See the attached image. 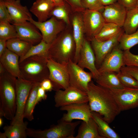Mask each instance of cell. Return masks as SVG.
Masks as SVG:
<instances>
[{
	"mask_svg": "<svg viewBox=\"0 0 138 138\" xmlns=\"http://www.w3.org/2000/svg\"><path fill=\"white\" fill-rule=\"evenodd\" d=\"M80 121L69 122L60 120L56 125L44 130L27 128V136L34 138H75V130Z\"/></svg>",
	"mask_w": 138,
	"mask_h": 138,
	"instance_id": "obj_5",
	"label": "cell"
},
{
	"mask_svg": "<svg viewBox=\"0 0 138 138\" xmlns=\"http://www.w3.org/2000/svg\"><path fill=\"white\" fill-rule=\"evenodd\" d=\"M60 34L50 44L49 57L58 62L67 64L70 60L74 61L75 54L73 34L69 32Z\"/></svg>",
	"mask_w": 138,
	"mask_h": 138,
	"instance_id": "obj_4",
	"label": "cell"
},
{
	"mask_svg": "<svg viewBox=\"0 0 138 138\" xmlns=\"http://www.w3.org/2000/svg\"><path fill=\"white\" fill-rule=\"evenodd\" d=\"M17 32L18 38L31 43L38 44L42 40V36L38 29L29 21L13 23Z\"/></svg>",
	"mask_w": 138,
	"mask_h": 138,
	"instance_id": "obj_16",
	"label": "cell"
},
{
	"mask_svg": "<svg viewBox=\"0 0 138 138\" xmlns=\"http://www.w3.org/2000/svg\"><path fill=\"white\" fill-rule=\"evenodd\" d=\"M35 83L22 78H17L16 84V111L10 124H19L24 122V115L27 100L30 90Z\"/></svg>",
	"mask_w": 138,
	"mask_h": 138,
	"instance_id": "obj_6",
	"label": "cell"
},
{
	"mask_svg": "<svg viewBox=\"0 0 138 138\" xmlns=\"http://www.w3.org/2000/svg\"><path fill=\"white\" fill-rule=\"evenodd\" d=\"M82 6L90 10L102 11L104 6L101 4L100 0H81Z\"/></svg>",
	"mask_w": 138,
	"mask_h": 138,
	"instance_id": "obj_36",
	"label": "cell"
},
{
	"mask_svg": "<svg viewBox=\"0 0 138 138\" xmlns=\"http://www.w3.org/2000/svg\"><path fill=\"white\" fill-rule=\"evenodd\" d=\"M127 11V8L118 1L104 6L101 13L106 22L112 23L122 27Z\"/></svg>",
	"mask_w": 138,
	"mask_h": 138,
	"instance_id": "obj_18",
	"label": "cell"
},
{
	"mask_svg": "<svg viewBox=\"0 0 138 138\" xmlns=\"http://www.w3.org/2000/svg\"><path fill=\"white\" fill-rule=\"evenodd\" d=\"M2 0L10 1V0Z\"/></svg>",
	"mask_w": 138,
	"mask_h": 138,
	"instance_id": "obj_50",
	"label": "cell"
},
{
	"mask_svg": "<svg viewBox=\"0 0 138 138\" xmlns=\"http://www.w3.org/2000/svg\"><path fill=\"white\" fill-rule=\"evenodd\" d=\"M40 86L46 91H51L53 90V86L49 78L45 79L40 83Z\"/></svg>",
	"mask_w": 138,
	"mask_h": 138,
	"instance_id": "obj_40",
	"label": "cell"
},
{
	"mask_svg": "<svg viewBox=\"0 0 138 138\" xmlns=\"http://www.w3.org/2000/svg\"><path fill=\"white\" fill-rule=\"evenodd\" d=\"M0 138H7L4 132V133L0 132Z\"/></svg>",
	"mask_w": 138,
	"mask_h": 138,
	"instance_id": "obj_47",
	"label": "cell"
},
{
	"mask_svg": "<svg viewBox=\"0 0 138 138\" xmlns=\"http://www.w3.org/2000/svg\"><path fill=\"white\" fill-rule=\"evenodd\" d=\"M46 91L40 86L39 87L37 90L36 102L37 104L42 100H45L47 98Z\"/></svg>",
	"mask_w": 138,
	"mask_h": 138,
	"instance_id": "obj_41",
	"label": "cell"
},
{
	"mask_svg": "<svg viewBox=\"0 0 138 138\" xmlns=\"http://www.w3.org/2000/svg\"><path fill=\"white\" fill-rule=\"evenodd\" d=\"M136 7L138 8V0H137Z\"/></svg>",
	"mask_w": 138,
	"mask_h": 138,
	"instance_id": "obj_49",
	"label": "cell"
},
{
	"mask_svg": "<svg viewBox=\"0 0 138 138\" xmlns=\"http://www.w3.org/2000/svg\"><path fill=\"white\" fill-rule=\"evenodd\" d=\"M0 21H7L12 24L13 21L3 0H0Z\"/></svg>",
	"mask_w": 138,
	"mask_h": 138,
	"instance_id": "obj_38",
	"label": "cell"
},
{
	"mask_svg": "<svg viewBox=\"0 0 138 138\" xmlns=\"http://www.w3.org/2000/svg\"><path fill=\"white\" fill-rule=\"evenodd\" d=\"M50 44L47 43L42 40L39 43L32 46L25 55L19 58V62L27 58L36 55L48 58V52Z\"/></svg>",
	"mask_w": 138,
	"mask_h": 138,
	"instance_id": "obj_31",
	"label": "cell"
},
{
	"mask_svg": "<svg viewBox=\"0 0 138 138\" xmlns=\"http://www.w3.org/2000/svg\"><path fill=\"white\" fill-rule=\"evenodd\" d=\"M6 41L0 39V56L7 48Z\"/></svg>",
	"mask_w": 138,
	"mask_h": 138,
	"instance_id": "obj_43",
	"label": "cell"
},
{
	"mask_svg": "<svg viewBox=\"0 0 138 138\" xmlns=\"http://www.w3.org/2000/svg\"><path fill=\"white\" fill-rule=\"evenodd\" d=\"M7 47L8 50L21 58L27 53L33 45L31 43L16 38L7 41Z\"/></svg>",
	"mask_w": 138,
	"mask_h": 138,
	"instance_id": "obj_26",
	"label": "cell"
},
{
	"mask_svg": "<svg viewBox=\"0 0 138 138\" xmlns=\"http://www.w3.org/2000/svg\"><path fill=\"white\" fill-rule=\"evenodd\" d=\"M86 93L91 111L99 113L109 123L121 111L110 89L95 84L92 80Z\"/></svg>",
	"mask_w": 138,
	"mask_h": 138,
	"instance_id": "obj_1",
	"label": "cell"
},
{
	"mask_svg": "<svg viewBox=\"0 0 138 138\" xmlns=\"http://www.w3.org/2000/svg\"><path fill=\"white\" fill-rule=\"evenodd\" d=\"M3 1L11 17L13 23L29 21L32 18L27 7L22 5L20 0Z\"/></svg>",
	"mask_w": 138,
	"mask_h": 138,
	"instance_id": "obj_19",
	"label": "cell"
},
{
	"mask_svg": "<svg viewBox=\"0 0 138 138\" xmlns=\"http://www.w3.org/2000/svg\"><path fill=\"white\" fill-rule=\"evenodd\" d=\"M138 45V28L135 32L130 34L124 32L121 36L119 46L123 51L130 49L134 46Z\"/></svg>",
	"mask_w": 138,
	"mask_h": 138,
	"instance_id": "obj_32",
	"label": "cell"
},
{
	"mask_svg": "<svg viewBox=\"0 0 138 138\" xmlns=\"http://www.w3.org/2000/svg\"><path fill=\"white\" fill-rule=\"evenodd\" d=\"M82 17L86 39L90 41L99 33L105 21L101 12L87 9L84 10Z\"/></svg>",
	"mask_w": 138,
	"mask_h": 138,
	"instance_id": "obj_9",
	"label": "cell"
},
{
	"mask_svg": "<svg viewBox=\"0 0 138 138\" xmlns=\"http://www.w3.org/2000/svg\"><path fill=\"white\" fill-rule=\"evenodd\" d=\"M124 32L123 29L117 35L107 40L99 41L94 38L90 41L95 56L96 66L98 69L105 57L119 44L120 38Z\"/></svg>",
	"mask_w": 138,
	"mask_h": 138,
	"instance_id": "obj_12",
	"label": "cell"
},
{
	"mask_svg": "<svg viewBox=\"0 0 138 138\" xmlns=\"http://www.w3.org/2000/svg\"><path fill=\"white\" fill-rule=\"evenodd\" d=\"M3 121L2 117L0 118V127H1L3 125Z\"/></svg>",
	"mask_w": 138,
	"mask_h": 138,
	"instance_id": "obj_48",
	"label": "cell"
},
{
	"mask_svg": "<svg viewBox=\"0 0 138 138\" xmlns=\"http://www.w3.org/2000/svg\"><path fill=\"white\" fill-rule=\"evenodd\" d=\"M91 117L97 125L99 132L102 138H119L120 137L97 112L91 111Z\"/></svg>",
	"mask_w": 138,
	"mask_h": 138,
	"instance_id": "obj_25",
	"label": "cell"
},
{
	"mask_svg": "<svg viewBox=\"0 0 138 138\" xmlns=\"http://www.w3.org/2000/svg\"><path fill=\"white\" fill-rule=\"evenodd\" d=\"M88 40L85 38L80 50L77 64L83 69L88 70L95 79L100 73L95 64V57L93 50Z\"/></svg>",
	"mask_w": 138,
	"mask_h": 138,
	"instance_id": "obj_15",
	"label": "cell"
},
{
	"mask_svg": "<svg viewBox=\"0 0 138 138\" xmlns=\"http://www.w3.org/2000/svg\"><path fill=\"white\" fill-rule=\"evenodd\" d=\"M124 65L138 67V55L132 53L128 50L123 51Z\"/></svg>",
	"mask_w": 138,
	"mask_h": 138,
	"instance_id": "obj_37",
	"label": "cell"
},
{
	"mask_svg": "<svg viewBox=\"0 0 138 138\" xmlns=\"http://www.w3.org/2000/svg\"><path fill=\"white\" fill-rule=\"evenodd\" d=\"M57 19L52 16L49 20L43 22L36 21L32 18L29 21L39 30L42 35V40L47 43L51 44L64 28L62 21Z\"/></svg>",
	"mask_w": 138,
	"mask_h": 138,
	"instance_id": "obj_10",
	"label": "cell"
},
{
	"mask_svg": "<svg viewBox=\"0 0 138 138\" xmlns=\"http://www.w3.org/2000/svg\"><path fill=\"white\" fill-rule=\"evenodd\" d=\"M48 58L36 55L27 58L19 62L22 78L34 83H40L44 79L49 78Z\"/></svg>",
	"mask_w": 138,
	"mask_h": 138,
	"instance_id": "obj_3",
	"label": "cell"
},
{
	"mask_svg": "<svg viewBox=\"0 0 138 138\" xmlns=\"http://www.w3.org/2000/svg\"><path fill=\"white\" fill-rule=\"evenodd\" d=\"M61 111H65L60 120L71 122L74 120L87 122L91 117V111L88 102L74 103L60 108Z\"/></svg>",
	"mask_w": 138,
	"mask_h": 138,
	"instance_id": "obj_14",
	"label": "cell"
},
{
	"mask_svg": "<svg viewBox=\"0 0 138 138\" xmlns=\"http://www.w3.org/2000/svg\"><path fill=\"white\" fill-rule=\"evenodd\" d=\"M122 28L124 32L127 34H131L136 31L138 28V7L127 9Z\"/></svg>",
	"mask_w": 138,
	"mask_h": 138,
	"instance_id": "obj_27",
	"label": "cell"
},
{
	"mask_svg": "<svg viewBox=\"0 0 138 138\" xmlns=\"http://www.w3.org/2000/svg\"><path fill=\"white\" fill-rule=\"evenodd\" d=\"M28 124V122L25 121L20 124L5 126L3 129L7 138H26L27 136Z\"/></svg>",
	"mask_w": 138,
	"mask_h": 138,
	"instance_id": "obj_30",
	"label": "cell"
},
{
	"mask_svg": "<svg viewBox=\"0 0 138 138\" xmlns=\"http://www.w3.org/2000/svg\"><path fill=\"white\" fill-rule=\"evenodd\" d=\"M55 106L57 108L71 104L88 102L86 92L70 86L64 89L56 91L54 96Z\"/></svg>",
	"mask_w": 138,
	"mask_h": 138,
	"instance_id": "obj_8",
	"label": "cell"
},
{
	"mask_svg": "<svg viewBox=\"0 0 138 138\" xmlns=\"http://www.w3.org/2000/svg\"><path fill=\"white\" fill-rule=\"evenodd\" d=\"M123 29L115 24L106 22L94 38L99 41L109 40L117 35Z\"/></svg>",
	"mask_w": 138,
	"mask_h": 138,
	"instance_id": "obj_29",
	"label": "cell"
},
{
	"mask_svg": "<svg viewBox=\"0 0 138 138\" xmlns=\"http://www.w3.org/2000/svg\"><path fill=\"white\" fill-rule=\"evenodd\" d=\"M123 51L119 47V44L115 47L104 59L98 70L99 73L105 72L117 73L124 65Z\"/></svg>",
	"mask_w": 138,
	"mask_h": 138,
	"instance_id": "obj_17",
	"label": "cell"
},
{
	"mask_svg": "<svg viewBox=\"0 0 138 138\" xmlns=\"http://www.w3.org/2000/svg\"><path fill=\"white\" fill-rule=\"evenodd\" d=\"M40 83H35L30 92L25 106L24 117L29 121H31L34 119L33 112L35 107L37 104V96L38 89Z\"/></svg>",
	"mask_w": 138,
	"mask_h": 138,
	"instance_id": "obj_28",
	"label": "cell"
},
{
	"mask_svg": "<svg viewBox=\"0 0 138 138\" xmlns=\"http://www.w3.org/2000/svg\"><path fill=\"white\" fill-rule=\"evenodd\" d=\"M67 67L70 86L86 92L88 84L93 78L91 73L86 72L72 60L68 63Z\"/></svg>",
	"mask_w": 138,
	"mask_h": 138,
	"instance_id": "obj_11",
	"label": "cell"
},
{
	"mask_svg": "<svg viewBox=\"0 0 138 138\" xmlns=\"http://www.w3.org/2000/svg\"><path fill=\"white\" fill-rule=\"evenodd\" d=\"M18 37L14 25L7 21H0V39L7 41Z\"/></svg>",
	"mask_w": 138,
	"mask_h": 138,
	"instance_id": "obj_33",
	"label": "cell"
},
{
	"mask_svg": "<svg viewBox=\"0 0 138 138\" xmlns=\"http://www.w3.org/2000/svg\"><path fill=\"white\" fill-rule=\"evenodd\" d=\"M121 111L138 107V88L110 90Z\"/></svg>",
	"mask_w": 138,
	"mask_h": 138,
	"instance_id": "obj_13",
	"label": "cell"
},
{
	"mask_svg": "<svg viewBox=\"0 0 138 138\" xmlns=\"http://www.w3.org/2000/svg\"><path fill=\"white\" fill-rule=\"evenodd\" d=\"M120 81L125 87L138 88V82L132 76L121 71L116 73Z\"/></svg>",
	"mask_w": 138,
	"mask_h": 138,
	"instance_id": "obj_34",
	"label": "cell"
},
{
	"mask_svg": "<svg viewBox=\"0 0 138 138\" xmlns=\"http://www.w3.org/2000/svg\"><path fill=\"white\" fill-rule=\"evenodd\" d=\"M75 138H102L98 131L97 125L91 117L87 122L83 121Z\"/></svg>",
	"mask_w": 138,
	"mask_h": 138,
	"instance_id": "obj_24",
	"label": "cell"
},
{
	"mask_svg": "<svg viewBox=\"0 0 138 138\" xmlns=\"http://www.w3.org/2000/svg\"><path fill=\"white\" fill-rule=\"evenodd\" d=\"M55 4V6L64 4V0H51Z\"/></svg>",
	"mask_w": 138,
	"mask_h": 138,
	"instance_id": "obj_46",
	"label": "cell"
},
{
	"mask_svg": "<svg viewBox=\"0 0 138 138\" xmlns=\"http://www.w3.org/2000/svg\"><path fill=\"white\" fill-rule=\"evenodd\" d=\"M73 28V36L75 45V52L73 61L77 63L81 48L85 38L84 27L82 16H75L72 20Z\"/></svg>",
	"mask_w": 138,
	"mask_h": 138,
	"instance_id": "obj_21",
	"label": "cell"
},
{
	"mask_svg": "<svg viewBox=\"0 0 138 138\" xmlns=\"http://www.w3.org/2000/svg\"><path fill=\"white\" fill-rule=\"evenodd\" d=\"M73 5L80 8H82L81 0H68Z\"/></svg>",
	"mask_w": 138,
	"mask_h": 138,
	"instance_id": "obj_45",
	"label": "cell"
},
{
	"mask_svg": "<svg viewBox=\"0 0 138 138\" xmlns=\"http://www.w3.org/2000/svg\"><path fill=\"white\" fill-rule=\"evenodd\" d=\"M17 78L6 70L0 74V117L11 121L16 111Z\"/></svg>",
	"mask_w": 138,
	"mask_h": 138,
	"instance_id": "obj_2",
	"label": "cell"
},
{
	"mask_svg": "<svg viewBox=\"0 0 138 138\" xmlns=\"http://www.w3.org/2000/svg\"><path fill=\"white\" fill-rule=\"evenodd\" d=\"M55 5L51 0H36L30 9V11L37 18L38 21L47 20Z\"/></svg>",
	"mask_w": 138,
	"mask_h": 138,
	"instance_id": "obj_22",
	"label": "cell"
},
{
	"mask_svg": "<svg viewBox=\"0 0 138 138\" xmlns=\"http://www.w3.org/2000/svg\"><path fill=\"white\" fill-rule=\"evenodd\" d=\"M137 0H118L127 9L136 7Z\"/></svg>",
	"mask_w": 138,
	"mask_h": 138,
	"instance_id": "obj_42",
	"label": "cell"
},
{
	"mask_svg": "<svg viewBox=\"0 0 138 138\" xmlns=\"http://www.w3.org/2000/svg\"><path fill=\"white\" fill-rule=\"evenodd\" d=\"M47 66L49 72V78L52 83L53 90L64 89L70 86L67 64L58 62L49 57Z\"/></svg>",
	"mask_w": 138,
	"mask_h": 138,
	"instance_id": "obj_7",
	"label": "cell"
},
{
	"mask_svg": "<svg viewBox=\"0 0 138 138\" xmlns=\"http://www.w3.org/2000/svg\"><path fill=\"white\" fill-rule=\"evenodd\" d=\"M120 71L131 75L138 82V67L124 65L121 68Z\"/></svg>",
	"mask_w": 138,
	"mask_h": 138,
	"instance_id": "obj_39",
	"label": "cell"
},
{
	"mask_svg": "<svg viewBox=\"0 0 138 138\" xmlns=\"http://www.w3.org/2000/svg\"><path fill=\"white\" fill-rule=\"evenodd\" d=\"M102 4L104 6L114 4L118 1V0H100Z\"/></svg>",
	"mask_w": 138,
	"mask_h": 138,
	"instance_id": "obj_44",
	"label": "cell"
},
{
	"mask_svg": "<svg viewBox=\"0 0 138 138\" xmlns=\"http://www.w3.org/2000/svg\"><path fill=\"white\" fill-rule=\"evenodd\" d=\"M19 56L7 48L0 56V63L6 70L17 78H22L19 67Z\"/></svg>",
	"mask_w": 138,
	"mask_h": 138,
	"instance_id": "obj_20",
	"label": "cell"
},
{
	"mask_svg": "<svg viewBox=\"0 0 138 138\" xmlns=\"http://www.w3.org/2000/svg\"><path fill=\"white\" fill-rule=\"evenodd\" d=\"M50 16H54L63 21L67 24H69L68 15L64 4L55 6L51 11Z\"/></svg>",
	"mask_w": 138,
	"mask_h": 138,
	"instance_id": "obj_35",
	"label": "cell"
},
{
	"mask_svg": "<svg viewBox=\"0 0 138 138\" xmlns=\"http://www.w3.org/2000/svg\"><path fill=\"white\" fill-rule=\"evenodd\" d=\"M95 80L97 84L110 90L125 87L120 81L115 72H105L100 73Z\"/></svg>",
	"mask_w": 138,
	"mask_h": 138,
	"instance_id": "obj_23",
	"label": "cell"
}]
</instances>
